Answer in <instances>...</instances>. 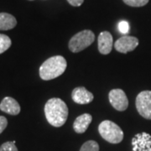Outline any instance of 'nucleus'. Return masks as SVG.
<instances>
[{"mask_svg": "<svg viewBox=\"0 0 151 151\" xmlns=\"http://www.w3.org/2000/svg\"><path fill=\"white\" fill-rule=\"evenodd\" d=\"M133 151H151V135L147 133L137 134L132 139Z\"/></svg>", "mask_w": 151, "mask_h": 151, "instance_id": "6e6552de", "label": "nucleus"}, {"mask_svg": "<svg viewBox=\"0 0 151 151\" xmlns=\"http://www.w3.org/2000/svg\"><path fill=\"white\" fill-rule=\"evenodd\" d=\"M92 121V116L89 113H84L78 116L76 119L74 124H73V129L75 130L76 133L77 134H83L88 129L90 124Z\"/></svg>", "mask_w": 151, "mask_h": 151, "instance_id": "f8f14e48", "label": "nucleus"}, {"mask_svg": "<svg viewBox=\"0 0 151 151\" xmlns=\"http://www.w3.org/2000/svg\"><path fill=\"white\" fill-rule=\"evenodd\" d=\"M136 108L143 118L151 120V91H143L136 97Z\"/></svg>", "mask_w": 151, "mask_h": 151, "instance_id": "39448f33", "label": "nucleus"}, {"mask_svg": "<svg viewBox=\"0 0 151 151\" xmlns=\"http://www.w3.org/2000/svg\"><path fill=\"white\" fill-rule=\"evenodd\" d=\"M68 107L66 103L57 97L50 98L45 105V114L48 123L55 128L64 125L68 118Z\"/></svg>", "mask_w": 151, "mask_h": 151, "instance_id": "f257e3e1", "label": "nucleus"}, {"mask_svg": "<svg viewBox=\"0 0 151 151\" xmlns=\"http://www.w3.org/2000/svg\"><path fill=\"white\" fill-rule=\"evenodd\" d=\"M98 132L106 141L111 144H119L124 139V132L118 124L105 120L98 126Z\"/></svg>", "mask_w": 151, "mask_h": 151, "instance_id": "7ed1b4c3", "label": "nucleus"}, {"mask_svg": "<svg viewBox=\"0 0 151 151\" xmlns=\"http://www.w3.org/2000/svg\"><path fill=\"white\" fill-rule=\"evenodd\" d=\"M71 98L76 103L83 105L92 103L94 99V96L92 92L86 90L84 86H79L76 87L72 91Z\"/></svg>", "mask_w": 151, "mask_h": 151, "instance_id": "1a4fd4ad", "label": "nucleus"}, {"mask_svg": "<svg viewBox=\"0 0 151 151\" xmlns=\"http://www.w3.org/2000/svg\"><path fill=\"white\" fill-rule=\"evenodd\" d=\"M118 27H119V30L120 31V33H122L124 35H126V34H128V33L129 32L130 26L129 22L125 21V20L120 21Z\"/></svg>", "mask_w": 151, "mask_h": 151, "instance_id": "a211bd4d", "label": "nucleus"}, {"mask_svg": "<svg viewBox=\"0 0 151 151\" xmlns=\"http://www.w3.org/2000/svg\"><path fill=\"white\" fill-rule=\"evenodd\" d=\"M0 151H18L15 141H9L4 143L0 147Z\"/></svg>", "mask_w": 151, "mask_h": 151, "instance_id": "f3484780", "label": "nucleus"}, {"mask_svg": "<svg viewBox=\"0 0 151 151\" xmlns=\"http://www.w3.org/2000/svg\"><path fill=\"white\" fill-rule=\"evenodd\" d=\"M67 2L70 4L71 6H74V7H79L81 6L84 0H67Z\"/></svg>", "mask_w": 151, "mask_h": 151, "instance_id": "aec40b11", "label": "nucleus"}, {"mask_svg": "<svg viewBox=\"0 0 151 151\" xmlns=\"http://www.w3.org/2000/svg\"><path fill=\"white\" fill-rule=\"evenodd\" d=\"M98 50L101 54L108 55L113 46V39L112 35L108 31H103L100 33L98 39Z\"/></svg>", "mask_w": 151, "mask_h": 151, "instance_id": "9d476101", "label": "nucleus"}, {"mask_svg": "<svg viewBox=\"0 0 151 151\" xmlns=\"http://www.w3.org/2000/svg\"><path fill=\"white\" fill-rule=\"evenodd\" d=\"M67 66L66 60L61 55H55L46 60L40 67V76L44 81H50L61 76Z\"/></svg>", "mask_w": 151, "mask_h": 151, "instance_id": "f03ea898", "label": "nucleus"}, {"mask_svg": "<svg viewBox=\"0 0 151 151\" xmlns=\"http://www.w3.org/2000/svg\"><path fill=\"white\" fill-rule=\"evenodd\" d=\"M30 1H32V0H30Z\"/></svg>", "mask_w": 151, "mask_h": 151, "instance_id": "412c9836", "label": "nucleus"}, {"mask_svg": "<svg viewBox=\"0 0 151 151\" xmlns=\"http://www.w3.org/2000/svg\"><path fill=\"white\" fill-rule=\"evenodd\" d=\"M109 102L118 111H125L129 107V100L122 89H113L108 95Z\"/></svg>", "mask_w": 151, "mask_h": 151, "instance_id": "423d86ee", "label": "nucleus"}, {"mask_svg": "<svg viewBox=\"0 0 151 151\" xmlns=\"http://www.w3.org/2000/svg\"><path fill=\"white\" fill-rule=\"evenodd\" d=\"M0 110L10 115H18L20 113V106L14 98L6 97L0 103Z\"/></svg>", "mask_w": 151, "mask_h": 151, "instance_id": "9b49d317", "label": "nucleus"}, {"mask_svg": "<svg viewBox=\"0 0 151 151\" xmlns=\"http://www.w3.org/2000/svg\"><path fill=\"white\" fill-rule=\"evenodd\" d=\"M80 151H99V145L96 141H86L81 147Z\"/></svg>", "mask_w": 151, "mask_h": 151, "instance_id": "2eb2a0df", "label": "nucleus"}, {"mask_svg": "<svg viewBox=\"0 0 151 151\" xmlns=\"http://www.w3.org/2000/svg\"><path fill=\"white\" fill-rule=\"evenodd\" d=\"M8 125V120L5 117L0 116V134L3 133V131L5 129Z\"/></svg>", "mask_w": 151, "mask_h": 151, "instance_id": "6ab92c4d", "label": "nucleus"}, {"mask_svg": "<svg viewBox=\"0 0 151 151\" xmlns=\"http://www.w3.org/2000/svg\"><path fill=\"white\" fill-rule=\"evenodd\" d=\"M139 45V40L136 37L130 35H124L114 44V47L117 51L126 54L129 51H133Z\"/></svg>", "mask_w": 151, "mask_h": 151, "instance_id": "0eeeda50", "label": "nucleus"}, {"mask_svg": "<svg viewBox=\"0 0 151 151\" xmlns=\"http://www.w3.org/2000/svg\"><path fill=\"white\" fill-rule=\"evenodd\" d=\"M11 40L8 35L0 34V54L4 53L11 46Z\"/></svg>", "mask_w": 151, "mask_h": 151, "instance_id": "4468645a", "label": "nucleus"}, {"mask_svg": "<svg viewBox=\"0 0 151 151\" xmlns=\"http://www.w3.org/2000/svg\"><path fill=\"white\" fill-rule=\"evenodd\" d=\"M95 40V35L92 30L85 29L76 34L69 41V49L73 53H78L90 46Z\"/></svg>", "mask_w": 151, "mask_h": 151, "instance_id": "20e7f679", "label": "nucleus"}, {"mask_svg": "<svg viewBox=\"0 0 151 151\" xmlns=\"http://www.w3.org/2000/svg\"><path fill=\"white\" fill-rule=\"evenodd\" d=\"M127 5L131 7H143L146 5L150 0H123Z\"/></svg>", "mask_w": 151, "mask_h": 151, "instance_id": "dca6fc26", "label": "nucleus"}, {"mask_svg": "<svg viewBox=\"0 0 151 151\" xmlns=\"http://www.w3.org/2000/svg\"><path fill=\"white\" fill-rule=\"evenodd\" d=\"M17 20L8 13H0V30H9L16 26Z\"/></svg>", "mask_w": 151, "mask_h": 151, "instance_id": "ddd939ff", "label": "nucleus"}]
</instances>
